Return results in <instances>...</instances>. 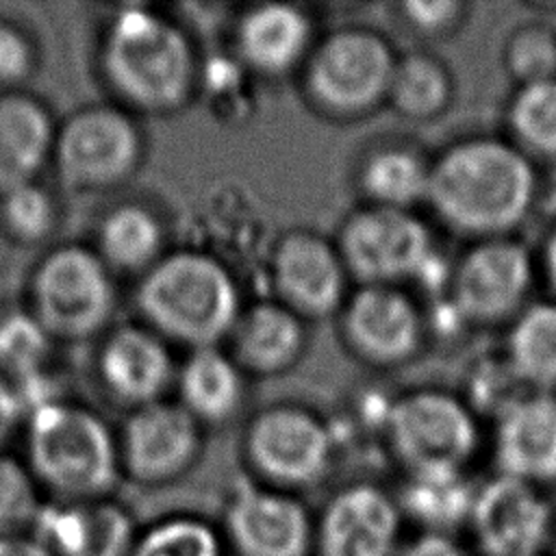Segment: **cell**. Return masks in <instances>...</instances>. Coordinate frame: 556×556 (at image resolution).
I'll use <instances>...</instances> for the list:
<instances>
[{"instance_id": "1", "label": "cell", "mask_w": 556, "mask_h": 556, "mask_svg": "<svg viewBox=\"0 0 556 556\" xmlns=\"http://www.w3.org/2000/svg\"><path fill=\"white\" fill-rule=\"evenodd\" d=\"M532 198L530 161L500 139L460 141L430 165L426 200L439 217L465 232L500 235L515 228Z\"/></svg>"}, {"instance_id": "2", "label": "cell", "mask_w": 556, "mask_h": 556, "mask_svg": "<svg viewBox=\"0 0 556 556\" xmlns=\"http://www.w3.org/2000/svg\"><path fill=\"white\" fill-rule=\"evenodd\" d=\"M102 70L124 102L163 113L187 100L195 56L187 35L172 20L143 7H124L106 26Z\"/></svg>"}, {"instance_id": "3", "label": "cell", "mask_w": 556, "mask_h": 556, "mask_svg": "<svg viewBox=\"0 0 556 556\" xmlns=\"http://www.w3.org/2000/svg\"><path fill=\"white\" fill-rule=\"evenodd\" d=\"M143 317L163 334L211 348L239 319V295L228 269L208 254L182 250L156 261L137 291Z\"/></svg>"}, {"instance_id": "4", "label": "cell", "mask_w": 556, "mask_h": 556, "mask_svg": "<svg viewBox=\"0 0 556 556\" xmlns=\"http://www.w3.org/2000/svg\"><path fill=\"white\" fill-rule=\"evenodd\" d=\"M30 473L65 500H98L117 478V447L106 424L63 400L26 417Z\"/></svg>"}, {"instance_id": "5", "label": "cell", "mask_w": 556, "mask_h": 556, "mask_svg": "<svg viewBox=\"0 0 556 556\" xmlns=\"http://www.w3.org/2000/svg\"><path fill=\"white\" fill-rule=\"evenodd\" d=\"M30 298V313L52 337H87L106 324L113 308L106 263L85 245H59L37 265Z\"/></svg>"}, {"instance_id": "6", "label": "cell", "mask_w": 556, "mask_h": 556, "mask_svg": "<svg viewBox=\"0 0 556 556\" xmlns=\"http://www.w3.org/2000/svg\"><path fill=\"white\" fill-rule=\"evenodd\" d=\"M395 56L374 30L343 28L328 35L308 61V89L332 113H361L389 93Z\"/></svg>"}, {"instance_id": "7", "label": "cell", "mask_w": 556, "mask_h": 556, "mask_svg": "<svg viewBox=\"0 0 556 556\" xmlns=\"http://www.w3.org/2000/svg\"><path fill=\"white\" fill-rule=\"evenodd\" d=\"M339 256L369 285L428 276L434 248L428 228L404 208L369 206L348 217L339 235Z\"/></svg>"}, {"instance_id": "8", "label": "cell", "mask_w": 556, "mask_h": 556, "mask_svg": "<svg viewBox=\"0 0 556 556\" xmlns=\"http://www.w3.org/2000/svg\"><path fill=\"white\" fill-rule=\"evenodd\" d=\"M54 163L74 189H104L126 180L141 159L135 122L115 106H87L56 128Z\"/></svg>"}, {"instance_id": "9", "label": "cell", "mask_w": 556, "mask_h": 556, "mask_svg": "<svg viewBox=\"0 0 556 556\" xmlns=\"http://www.w3.org/2000/svg\"><path fill=\"white\" fill-rule=\"evenodd\" d=\"M387 428L395 454L410 471H460L478 443L471 413L441 391H417L400 397L389 408Z\"/></svg>"}, {"instance_id": "10", "label": "cell", "mask_w": 556, "mask_h": 556, "mask_svg": "<svg viewBox=\"0 0 556 556\" xmlns=\"http://www.w3.org/2000/svg\"><path fill=\"white\" fill-rule=\"evenodd\" d=\"M252 467L278 486H311L332 460V437L308 410L274 406L254 417L245 434Z\"/></svg>"}, {"instance_id": "11", "label": "cell", "mask_w": 556, "mask_h": 556, "mask_svg": "<svg viewBox=\"0 0 556 556\" xmlns=\"http://www.w3.org/2000/svg\"><path fill=\"white\" fill-rule=\"evenodd\" d=\"M469 521L482 556H539L552 515L534 484L500 473L476 491Z\"/></svg>"}, {"instance_id": "12", "label": "cell", "mask_w": 556, "mask_h": 556, "mask_svg": "<svg viewBox=\"0 0 556 556\" xmlns=\"http://www.w3.org/2000/svg\"><path fill=\"white\" fill-rule=\"evenodd\" d=\"M532 280L530 256L517 241L489 239L471 248L452 280L456 311L476 321H491L513 313Z\"/></svg>"}, {"instance_id": "13", "label": "cell", "mask_w": 556, "mask_h": 556, "mask_svg": "<svg viewBox=\"0 0 556 556\" xmlns=\"http://www.w3.org/2000/svg\"><path fill=\"white\" fill-rule=\"evenodd\" d=\"M200 447L198 419L178 404L152 402L139 406L124 426L122 465L143 484L180 476Z\"/></svg>"}, {"instance_id": "14", "label": "cell", "mask_w": 556, "mask_h": 556, "mask_svg": "<svg viewBox=\"0 0 556 556\" xmlns=\"http://www.w3.org/2000/svg\"><path fill=\"white\" fill-rule=\"evenodd\" d=\"M271 274L285 306L298 315H330L345 289V265L328 241L313 232H289L274 250Z\"/></svg>"}, {"instance_id": "15", "label": "cell", "mask_w": 556, "mask_h": 556, "mask_svg": "<svg viewBox=\"0 0 556 556\" xmlns=\"http://www.w3.org/2000/svg\"><path fill=\"white\" fill-rule=\"evenodd\" d=\"M400 530V510L371 484L339 491L317 526L319 556H391Z\"/></svg>"}, {"instance_id": "16", "label": "cell", "mask_w": 556, "mask_h": 556, "mask_svg": "<svg viewBox=\"0 0 556 556\" xmlns=\"http://www.w3.org/2000/svg\"><path fill=\"white\" fill-rule=\"evenodd\" d=\"M226 532L239 556H306L313 534L298 500L252 486L230 502Z\"/></svg>"}, {"instance_id": "17", "label": "cell", "mask_w": 556, "mask_h": 556, "mask_svg": "<svg viewBox=\"0 0 556 556\" xmlns=\"http://www.w3.org/2000/svg\"><path fill=\"white\" fill-rule=\"evenodd\" d=\"M35 526L52 556H130L135 545L126 510L102 500L41 506Z\"/></svg>"}, {"instance_id": "18", "label": "cell", "mask_w": 556, "mask_h": 556, "mask_svg": "<svg viewBox=\"0 0 556 556\" xmlns=\"http://www.w3.org/2000/svg\"><path fill=\"white\" fill-rule=\"evenodd\" d=\"M343 328L361 356L382 365L406 361L421 341L415 304L387 285L363 287L345 308Z\"/></svg>"}, {"instance_id": "19", "label": "cell", "mask_w": 556, "mask_h": 556, "mask_svg": "<svg viewBox=\"0 0 556 556\" xmlns=\"http://www.w3.org/2000/svg\"><path fill=\"white\" fill-rule=\"evenodd\" d=\"M500 473L523 482L556 480V400L534 395L513 402L495 434Z\"/></svg>"}, {"instance_id": "20", "label": "cell", "mask_w": 556, "mask_h": 556, "mask_svg": "<svg viewBox=\"0 0 556 556\" xmlns=\"http://www.w3.org/2000/svg\"><path fill=\"white\" fill-rule=\"evenodd\" d=\"M100 376L122 402H159L172 380V358L161 339L137 326L117 328L100 350Z\"/></svg>"}, {"instance_id": "21", "label": "cell", "mask_w": 556, "mask_h": 556, "mask_svg": "<svg viewBox=\"0 0 556 556\" xmlns=\"http://www.w3.org/2000/svg\"><path fill=\"white\" fill-rule=\"evenodd\" d=\"M54 139L56 128L41 102L22 93L0 98V195L35 182Z\"/></svg>"}, {"instance_id": "22", "label": "cell", "mask_w": 556, "mask_h": 556, "mask_svg": "<svg viewBox=\"0 0 556 556\" xmlns=\"http://www.w3.org/2000/svg\"><path fill=\"white\" fill-rule=\"evenodd\" d=\"M311 41V20L293 4H258L237 24L243 61L263 74H282L300 63Z\"/></svg>"}, {"instance_id": "23", "label": "cell", "mask_w": 556, "mask_h": 556, "mask_svg": "<svg viewBox=\"0 0 556 556\" xmlns=\"http://www.w3.org/2000/svg\"><path fill=\"white\" fill-rule=\"evenodd\" d=\"M232 334L239 363L258 374L282 371L304 345L300 315L276 302L254 304L237 319Z\"/></svg>"}, {"instance_id": "24", "label": "cell", "mask_w": 556, "mask_h": 556, "mask_svg": "<svg viewBox=\"0 0 556 556\" xmlns=\"http://www.w3.org/2000/svg\"><path fill=\"white\" fill-rule=\"evenodd\" d=\"M180 397L198 421L228 419L243 402L237 363L215 345L193 350L180 371Z\"/></svg>"}, {"instance_id": "25", "label": "cell", "mask_w": 556, "mask_h": 556, "mask_svg": "<svg viewBox=\"0 0 556 556\" xmlns=\"http://www.w3.org/2000/svg\"><path fill=\"white\" fill-rule=\"evenodd\" d=\"M473 497L476 491L460 471H410V480L402 493V506L428 532L445 534L469 519Z\"/></svg>"}, {"instance_id": "26", "label": "cell", "mask_w": 556, "mask_h": 556, "mask_svg": "<svg viewBox=\"0 0 556 556\" xmlns=\"http://www.w3.org/2000/svg\"><path fill=\"white\" fill-rule=\"evenodd\" d=\"M163 245V228L152 211L122 204L106 213L98 230L100 258L119 269L152 267Z\"/></svg>"}, {"instance_id": "27", "label": "cell", "mask_w": 556, "mask_h": 556, "mask_svg": "<svg viewBox=\"0 0 556 556\" xmlns=\"http://www.w3.org/2000/svg\"><path fill=\"white\" fill-rule=\"evenodd\" d=\"M508 361L521 380L556 384V304H532L517 317L508 334Z\"/></svg>"}, {"instance_id": "28", "label": "cell", "mask_w": 556, "mask_h": 556, "mask_svg": "<svg viewBox=\"0 0 556 556\" xmlns=\"http://www.w3.org/2000/svg\"><path fill=\"white\" fill-rule=\"evenodd\" d=\"M430 165L406 148H384L371 154L361 172V185L374 206L408 208L428 193Z\"/></svg>"}, {"instance_id": "29", "label": "cell", "mask_w": 556, "mask_h": 556, "mask_svg": "<svg viewBox=\"0 0 556 556\" xmlns=\"http://www.w3.org/2000/svg\"><path fill=\"white\" fill-rule=\"evenodd\" d=\"M450 93V74L437 59L424 52H410L395 61L387 98L397 113L413 119H428L447 104Z\"/></svg>"}, {"instance_id": "30", "label": "cell", "mask_w": 556, "mask_h": 556, "mask_svg": "<svg viewBox=\"0 0 556 556\" xmlns=\"http://www.w3.org/2000/svg\"><path fill=\"white\" fill-rule=\"evenodd\" d=\"M52 334L46 326L24 311L0 317V374L11 382L39 374L52 350Z\"/></svg>"}, {"instance_id": "31", "label": "cell", "mask_w": 556, "mask_h": 556, "mask_svg": "<svg viewBox=\"0 0 556 556\" xmlns=\"http://www.w3.org/2000/svg\"><path fill=\"white\" fill-rule=\"evenodd\" d=\"M508 122L517 139L539 154H556V78L521 85Z\"/></svg>"}, {"instance_id": "32", "label": "cell", "mask_w": 556, "mask_h": 556, "mask_svg": "<svg viewBox=\"0 0 556 556\" xmlns=\"http://www.w3.org/2000/svg\"><path fill=\"white\" fill-rule=\"evenodd\" d=\"M0 222L20 243L43 241L56 226V202L37 180L0 195Z\"/></svg>"}, {"instance_id": "33", "label": "cell", "mask_w": 556, "mask_h": 556, "mask_svg": "<svg viewBox=\"0 0 556 556\" xmlns=\"http://www.w3.org/2000/svg\"><path fill=\"white\" fill-rule=\"evenodd\" d=\"M130 556H222V545L208 523L176 517L150 528Z\"/></svg>"}, {"instance_id": "34", "label": "cell", "mask_w": 556, "mask_h": 556, "mask_svg": "<svg viewBox=\"0 0 556 556\" xmlns=\"http://www.w3.org/2000/svg\"><path fill=\"white\" fill-rule=\"evenodd\" d=\"M41 504L37 500L35 476L15 458L0 454V539L35 526Z\"/></svg>"}, {"instance_id": "35", "label": "cell", "mask_w": 556, "mask_h": 556, "mask_svg": "<svg viewBox=\"0 0 556 556\" xmlns=\"http://www.w3.org/2000/svg\"><path fill=\"white\" fill-rule=\"evenodd\" d=\"M506 67L521 85L556 78V39L541 26L517 30L506 46Z\"/></svg>"}, {"instance_id": "36", "label": "cell", "mask_w": 556, "mask_h": 556, "mask_svg": "<svg viewBox=\"0 0 556 556\" xmlns=\"http://www.w3.org/2000/svg\"><path fill=\"white\" fill-rule=\"evenodd\" d=\"M35 67L30 39L13 24L0 20V85L24 83Z\"/></svg>"}, {"instance_id": "37", "label": "cell", "mask_w": 556, "mask_h": 556, "mask_svg": "<svg viewBox=\"0 0 556 556\" xmlns=\"http://www.w3.org/2000/svg\"><path fill=\"white\" fill-rule=\"evenodd\" d=\"M460 11H463V4L452 0H434V2L410 0L402 4L404 20L419 33H430V35L445 33L450 26H454Z\"/></svg>"}, {"instance_id": "38", "label": "cell", "mask_w": 556, "mask_h": 556, "mask_svg": "<svg viewBox=\"0 0 556 556\" xmlns=\"http://www.w3.org/2000/svg\"><path fill=\"white\" fill-rule=\"evenodd\" d=\"M400 556H465V552L447 534L424 532L410 541Z\"/></svg>"}, {"instance_id": "39", "label": "cell", "mask_w": 556, "mask_h": 556, "mask_svg": "<svg viewBox=\"0 0 556 556\" xmlns=\"http://www.w3.org/2000/svg\"><path fill=\"white\" fill-rule=\"evenodd\" d=\"M22 419L24 417H22V408L15 397L13 384L7 376L0 374V447Z\"/></svg>"}, {"instance_id": "40", "label": "cell", "mask_w": 556, "mask_h": 556, "mask_svg": "<svg viewBox=\"0 0 556 556\" xmlns=\"http://www.w3.org/2000/svg\"><path fill=\"white\" fill-rule=\"evenodd\" d=\"M0 556H52L39 541L24 536L0 539Z\"/></svg>"}, {"instance_id": "41", "label": "cell", "mask_w": 556, "mask_h": 556, "mask_svg": "<svg viewBox=\"0 0 556 556\" xmlns=\"http://www.w3.org/2000/svg\"><path fill=\"white\" fill-rule=\"evenodd\" d=\"M545 269H547L552 287L556 289V230L549 235L547 245H545Z\"/></svg>"}, {"instance_id": "42", "label": "cell", "mask_w": 556, "mask_h": 556, "mask_svg": "<svg viewBox=\"0 0 556 556\" xmlns=\"http://www.w3.org/2000/svg\"><path fill=\"white\" fill-rule=\"evenodd\" d=\"M554 556H556V545H554Z\"/></svg>"}]
</instances>
